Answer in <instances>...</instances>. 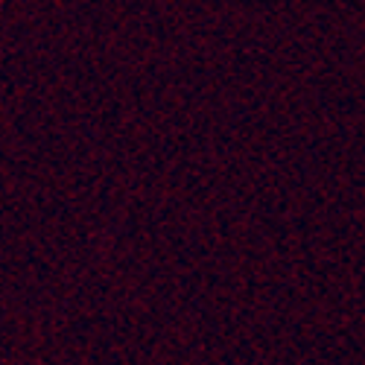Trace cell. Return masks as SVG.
Listing matches in <instances>:
<instances>
[]
</instances>
